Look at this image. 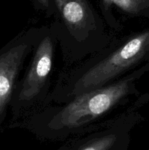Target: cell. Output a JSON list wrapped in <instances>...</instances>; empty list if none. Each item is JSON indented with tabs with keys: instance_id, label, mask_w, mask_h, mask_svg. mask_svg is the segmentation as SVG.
<instances>
[{
	"instance_id": "cell-2",
	"label": "cell",
	"mask_w": 149,
	"mask_h": 150,
	"mask_svg": "<svg viewBox=\"0 0 149 150\" xmlns=\"http://www.w3.org/2000/svg\"><path fill=\"white\" fill-rule=\"evenodd\" d=\"M148 61L149 29L115 35L102 50L61 69L45 106L66 103L79 95L111 84Z\"/></svg>"
},
{
	"instance_id": "cell-7",
	"label": "cell",
	"mask_w": 149,
	"mask_h": 150,
	"mask_svg": "<svg viewBox=\"0 0 149 150\" xmlns=\"http://www.w3.org/2000/svg\"><path fill=\"white\" fill-rule=\"evenodd\" d=\"M57 150H70V144H69V142H67L66 144H64V145L61 146V147L58 148Z\"/></svg>"
},
{
	"instance_id": "cell-3",
	"label": "cell",
	"mask_w": 149,
	"mask_h": 150,
	"mask_svg": "<svg viewBox=\"0 0 149 150\" xmlns=\"http://www.w3.org/2000/svg\"><path fill=\"white\" fill-rule=\"evenodd\" d=\"M57 45L56 38L51 28L42 26L40 38L13 92L10 105L13 122L45 106L51 90V76Z\"/></svg>"
},
{
	"instance_id": "cell-4",
	"label": "cell",
	"mask_w": 149,
	"mask_h": 150,
	"mask_svg": "<svg viewBox=\"0 0 149 150\" xmlns=\"http://www.w3.org/2000/svg\"><path fill=\"white\" fill-rule=\"evenodd\" d=\"M42 32V26L25 29L0 49V124L5 119L20 72Z\"/></svg>"
},
{
	"instance_id": "cell-6",
	"label": "cell",
	"mask_w": 149,
	"mask_h": 150,
	"mask_svg": "<svg viewBox=\"0 0 149 150\" xmlns=\"http://www.w3.org/2000/svg\"><path fill=\"white\" fill-rule=\"evenodd\" d=\"M39 9L43 10L48 16L53 15L55 12V8L51 4L49 0H34Z\"/></svg>"
},
{
	"instance_id": "cell-5",
	"label": "cell",
	"mask_w": 149,
	"mask_h": 150,
	"mask_svg": "<svg viewBox=\"0 0 149 150\" xmlns=\"http://www.w3.org/2000/svg\"><path fill=\"white\" fill-rule=\"evenodd\" d=\"M139 108L132 110L103 127L70 139V150H127L131 130L140 122Z\"/></svg>"
},
{
	"instance_id": "cell-8",
	"label": "cell",
	"mask_w": 149,
	"mask_h": 150,
	"mask_svg": "<svg viewBox=\"0 0 149 150\" xmlns=\"http://www.w3.org/2000/svg\"><path fill=\"white\" fill-rule=\"evenodd\" d=\"M148 150H149V149H148Z\"/></svg>"
},
{
	"instance_id": "cell-1",
	"label": "cell",
	"mask_w": 149,
	"mask_h": 150,
	"mask_svg": "<svg viewBox=\"0 0 149 150\" xmlns=\"http://www.w3.org/2000/svg\"><path fill=\"white\" fill-rule=\"evenodd\" d=\"M149 70V61L104 87L76 97L64 104H49L13 122L45 141L60 142L96 130L143 105L139 79Z\"/></svg>"
}]
</instances>
